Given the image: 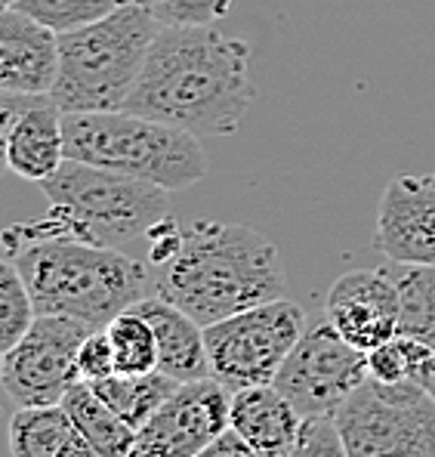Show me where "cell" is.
Segmentation results:
<instances>
[{"instance_id":"obj_1","label":"cell","mask_w":435,"mask_h":457,"mask_svg":"<svg viewBox=\"0 0 435 457\" xmlns=\"http://www.w3.org/2000/svg\"><path fill=\"white\" fill-rule=\"evenodd\" d=\"M247 65L250 46L213 25H164L124 109L195 137H229L257 99Z\"/></svg>"},{"instance_id":"obj_2","label":"cell","mask_w":435,"mask_h":457,"mask_svg":"<svg viewBox=\"0 0 435 457\" xmlns=\"http://www.w3.org/2000/svg\"><path fill=\"white\" fill-rule=\"evenodd\" d=\"M4 253L22 272L37 315H69L96 331L149 297L139 260L75 238L53 213L6 228Z\"/></svg>"},{"instance_id":"obj_3","label":"cell","mask_w":435,"mask_h":457,"mask_svg":"<svg viewBox=\"0 0 435 457\" xmlns=\"http://www.w3.org/2000/svg\"><path fill=\"white\" fill-rule=\"evenodd\" d=\"M278 247L244 223L195 220L176 253L160 266L155 294L189 312L201 328L284 297Z\"/></svg>"},{"instance_id":"obj_4","label":"cell","mask_w":435,"mask_h":457,"mask_svg":"<svg viewBox=\"0 0 435 457\" xmlns=\"http://www.w3.org/2000/svg\"><path fill=\"white\" fill-rule=\"evenodd\" d=\"M164 22L145 0L120 4L84 29L59 35V78L50 96L62 112H118L130 99Z\"/></svg>"},{"instance_id":"obj_5","label":"cell","mask_w":435,"mask_h":457,"mask_svg":"<svg viewBox=\"0 0 435 457\" xmlns=\"http://www.w3.org/2000/svg\"><path fill=\"white\" fill-rule=\"evenodd\" d=\"M65 158L183 192L204 179L207 161L195 133L118 112H65Z\"/></svg>"},{"instance_id":"obj_6","label":"cell","mask_w":435,"mask_h":457,"mask_svg":"<svg viewBox=\"0 0 435 457\" xmlns=\"http://www.w3.org/2000/svg\"><path fill=\"white\" fill-rule=\"evenodd\" d=\"M46 213L59 220L69 235L103 247H120L152 232L164 217H170L167 189L115 170L65 161L56 177L40 183Z\"/></svg>"},{"instance_id":"obj_7","label":"cell","mask_w":435,"mask_h":457,"mask_svg":"<svg viewBox=\"0 0 435 457\" xmlns=\"http://www.w3.org/2000/svg\"><path fill=\"white\" fill-rule=\"evenodd\" d=\"M349 457H435V399L417 383L367 378L337 411Z\"/></svg>"},{"instance_id":"obj_8","label":"cell","mask_w":435,"mask_h":457,"mask_svg":"<svg viewBox=\"0 0 435 457\" xmlns=\"http://www.w3.org/2000/svg\"><path fill=\"white\" fill-rule=\"evenodd\" d=\"M306 312L281 297L204 328L210 374L226 389L275 383L281 365L306 331Z\"/></svg>"},{"instance_id":"obj_9","label":"cell","mask_w":435,"mask_h":457,"mask_svg":"<svg viewBox=\"0 0 435 457\" xmlns=\"http://www.w3.org/2000/svg\"><path fill=\"white\" fill-rule=\"evenodd\" d=\"M371 378L367 353L324 319L309 321L281 365L275 386L303 418H337L349 395Z\"/></svg>"},{"instance_id":"obj_10","label":"cell","mask_w":435,"mask_h":457,"mask_svg":"<svg viewBox=\"0 0 435 457\" xmlns=\"http://www.w3.org/2000/svg\"><path fill=\"white\" fill-rule=\"evenodd\" d=\"M93 328L69 315H37L25 337L4 353V386L19 405H62L80 380L78 353Z\"/></svg>"},{"instance_id":"obj_11","label":"cell","mask_w":435,"mask_h":457,"mask_svg":"<svg viewBox=\"0 0 435 457\" xmlns=\"http://www.w3.org/2000/svg\"><path fill=\"white\" fill-rule=\"evenodd\" d=\"M232 427V389L217 378L179 383L136 433L130 457H195Z\"/></svg>"},{"instance_id":"obj_12","label":"cell","mask_w":435,"mask_h":457,"mask_svg":"<svg viewBox=\"0 0 435 457\" xmlns=\"http://www.w3.org/2000/svg\"><path fill=\"white\" fill-rule=\"evenodd\" d=\"M6 167L29 183H46L65 164V112L50 93H4Z\"/></svg>"},{"instance_id":"obj_13","label":"cell","mask_w":435,"mask_h":457,"mask_svg":"<svg viewBox=\"0 0 435 457\" xmlns=\"http://www.w3.org/2000/svg\"><path fill=\"white\" fill-rule=\"evenodd\" d=\"M324 315L352 346L371 349L398 337V287L390 269H356L340 275L324 300Z\"/></svg>"},{"instance_id":"obj_14","label":"cell","mask_w":435,"mask_h":457,"mask_svg":"<svg viewBox=\"0 0 435 457\" xmlns=\"http://www.w3.org/2000/svg\"><path fill=\"white\" fill-rule=\"evenodd\" d=\"M373 247L392 263L435 266V183L398 173L377 207Z\"/></svg>"},{"instance_id":"obj_15","label":"cell","mask_w":435,"mask_h":457,"mask_svg":"<svg viewBox=\"0 0 435 457\" xmlns=\"http://www.w3.org/2000/svg\"><path fill=\"white\" fill-rule=\"evenodd\" d=\"M59 78V35L35 16L4 6L0 12V90L53 93Z\"/></svg>"},{"instance_id":"obj_16","label":"cell","mask_w":435,"mask_h":457,"mask_svg":"<svg viewBox=\"0 0 435 457\" xmlns=\"http://www.w3.org/2000/svg\"><path fill=\"white\" fill-rule=\"evenodd\" d=\"M303 420L275 383L232 393V427L263 457H291Z\"/></svg>"},{"instance_id":"obj_17","label":"cell","mask_w":435,"mask_h":457,"mask_svg":"<svg viewBox=\"0 0 435 457\" xmlns=\"http://www.w3.org/2000/svg\"><path fill=\"white\" fill-rule=\"evenodd\" d=\"M136 309L149 319L152 331H155L158 371L170 374V378L179 383L213 378L210 359H207L204 328H201L189 312H183V309L173 306L170 300L158 297V294L143 297L136 303Z\"/></svg>"},{"instance_id":"obj_18","label":"cell","mask_w":435,"mask_h":457,"mask_svg":"<svg viewBox=\"0 0 435 457\" xmlns=\"http://www.w3.org/2000/svg\"><path fill=\"white\" fill-rule=\"evenodd\" d=\"M12 457H99L62 405H19L10 420Z\"/></svg>"},{"instance_id":"obj_19","label":"cell","mask_w":435,"mask_h":457,"mask_svg":"<svg viewBox=\"0 0 435 457\" xmlns=\"http://www.w3.org/2000/svg\"><path fill=\"white\" fill-rule=\"evenodd\" d=\"M62 408L71 414L84 439L93 445L99 457H130L136 445V429L130 427L103 395L93 389V383L78 380L65 393Z\"/></svg>"},{"instance_id":"obj_20","label":"cell","mask_w":435,"mask_h":457,"mask_svg":"<svg viewBox=\"0 0 435 457\" xmlns=\"http://www.w3.org/2000/svg\"><path fill=\"white\" fill-rule=\"evenodd\" d=\"M176 386H179V380H173L170 374H164V371L111 374V378H105V380H93V389H96L136 433L152 420V414L176 393Z\"/></svg>"},{"instance_id":"obj_21","label":"cell","mask_w":435,"mask_h":457,"mask_svg":"<svg viewBox=\"0 0 435 457\" xmlns=\"http://www.w3.org/2000/svg\"><path fill=\"white\" fill-rule=\"evenodd\" d=\"M390 275L398 287V334L423 340L435 349V266L392 263Z\"/></svg>"},{"instance_id":"obj_22","label":"cell","mask_w":435,"mask_h":457,"mask_svg":"<svg viewBox=\"0 0 435 457\" xmlns=\"http://www.w3.org/2000/svg\"><path fill=\"white\" fill-rule=\"evenodd\" d=\"M367 368H371V378L380 383H417V386H426L435 368V349L423 340L398 334V337L367 353Z\"/></svg>"},{"instance_id":"obj_23","label":"cell","mask_w":435,"mask_h":457,"mask_svg":"<svg viewBox=\"0 0 435 457\" xmlns=\"http://www.w3.org/2000/svg\"><path fill=\"white\" fill-rule=\"evenodd\" d=\"M109 340L115 346L118 374H149L158 371V340L149 319L136 306L120 312L105 325Z\"/></svg>"},{"instance_id":"obj_24","label":"cell","mask_w":435,"mask_h":457,"mask_svg":"<svg viewBox=\"0 0 435 457\" xmlns=\"http://www.w3.org/2000/svg\"><path fill=\"white\" fill-rule=\"evenodd\" d=\"M37 319L35 300L19 266L4 253L0 260V349H12Z\"/></svg>"},{"instance_id":"obj_25","label":"cell","mask_w":435,"mask_h":457,"mask_svg":"<svg viewBox=\"0 0 435 457\" xmlns=\"http://www.w3.org/2000/svg\"><path fill=\"white\" fill-rule=\"evenodd\" d=\"M16 10L35 16L37 22L50 25L56 35L65 31L84 29L99 19H105L109 12H115L120 0H16Z\"/></svg>"},{"instance_id":"obj_26","label":"cell","mask_w":435,"mask_h":457,"mask_svg":"<svg viewBox=\"0 0 435 457\" xmlns=\"http://www.w3.org/2000/svg\"><path fill=\"white\" fill-rule=\"evenodd\" d=\"M291 457H349L337 418H306Z\"/></svg>"},{"instance_id":"obj_27","label":"cell","mask_w":435,"mask_h":457,"mask_svg":"<svg viewBox=\"0 0 435 457\" xmlns=\"http://www.w3.org/2000/svg\"><path fill=\"white\" fill-rule=\"evenodd\" d=\"M229 10L232 0H173L167 6H152L164 25H217Z\"/></svg>"},{"instance_id":"obj_28","label":"cell","mask_w":435,"mask_h":457,"mask_svg":"<svg viewBox=\"0 0 435 457\" xmlns=\"http://www.w3.org/2000/svg\"><path fill=\"white\" fill-rule=\"evenodd\" d=\"M78 371L80 380H105L111 374H118L115 365V346L109 340V331L105 328H96V331L86 334V340L80 343L78 353Z\"/></svg>"},{"instance_id":"obj_29","label":"cell","mask_w":435,"mask_h":457,"mask_svg":"<svg viewBox=\"0 0 435 457\" xmlns=\"http://www.w3.org/2000/svg\"><path fill=\"white\" fill-rule=\"evenodd\" d=\"M195 457H263V454H259L235 427H229L223 436H217V439H213L204 452H198Z\"/></svg>"},{"instance_id":"obj_30","label":"cell","mask_w":435,"mask_h":457,"mask_svg":"<svg viewBox=\"0 0 435 457\" xmlns=\"http://www.w3.org/2000/svg\"><path fill=\"white\" fill-rule=\"evenodd\" d=\"M426 389H430V395H432V399H435V368H432L430 380H426Z\"/></svg>"},{"instance_id":"obj_31","label":"cell","mask_w":435,"mask_h":457,"mask_svg":"<svg viewBox=\"0 0 435 457\" xmlns=\"http://www.w3.org/2000/svg\"><path fill=\"white\" fill-rule=\"evenodd\" d=\"M149 6H167V4H173V0H145Z\"/></svg>"},{"instance_id":"obj_32","label":"cell","mask_w":435,"mask_h":457,"mask_svg":"<svg viewBox=\"0 0 435 457\" xmlns=\"http://www.w3.org/2000/svg\"><path fill=\"white\" fill-rule=\"evenodd\" d=\"M0 4H4V6H12V4H16V0H0Z\"/></svg>"},{"instance_id":"obj_33","label":"cell","mask_w":435,"mask_h":457,"mask_svg":"<svg viewBox=\"0 0 435 457\" xmlns=\"http://www.w3.org/2000/svg\"><path fill=\"white\" fill-rule=\"evenodd\" d=\"M120 4H136V0H120Z\"/></svg>"},{"instance_id":"obj_34","label":"cell","mask_w":435,"mask_h":457,"mask_svg":"<svg viewBox=\"0 0 435 457\" xmlns=\"http://www.w3.org/2000/svg\"><path fill=\"white\" fill-rule=\"evenodd\" d=\"M430 177H432V183H435V173H430Z\"/></svg>"}]
</instances>
